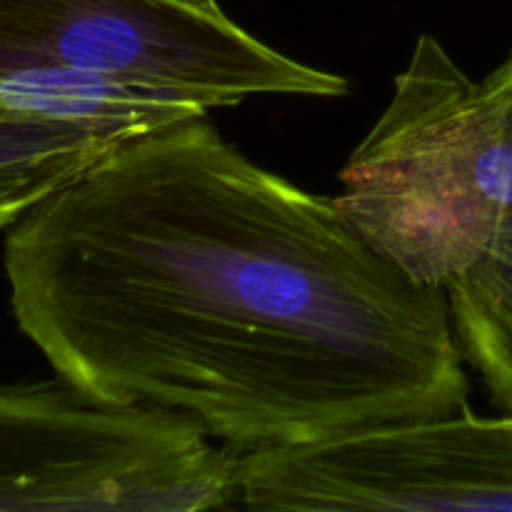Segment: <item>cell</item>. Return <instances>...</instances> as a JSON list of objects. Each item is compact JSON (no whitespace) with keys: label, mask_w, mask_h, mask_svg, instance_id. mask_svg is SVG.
Listing matches in <instances>:
<instances>
[{"label":"cell","mask_w":512,"mask_h":512,"mask_svg":"<svg viewBox=\"0 0 512 512\" xmlns=\"http://www.w3.org/2000/svg\"><path fill=\"white\" fill-rule=\"evenodd\" d=\"M245 510L512 512V415H438L240 460Z\"/></svg>","instance_id":"cell-4"},{"label":"cell","mask_w":512,"mask_h":512,"mask_svg":"<svg viewBox=\"0 0 512 512\" xmlns=\"http://www.w3.org/2000/svg\"><path fill=\"white\" fill-rule=\"evenodd\" d=\"M173 3L188 5V8L203 10V13H210V15H220V13H223V8H220V5H218V0H173Z\"/></svg>","instance_id":"cell-8"},{"label":"cell","mask_w":512,"mask_h":512,"mask_svg":"<svg viewBox=\"0 0 512 512\" xmlns=\"http://www.w3.org/2000/svg\"><path fill=\"white\" fill-rule=\"evenodd\" d=\"M10 310L55 375L235 453L468 408L443 285L385 258L205 115L118 145L5 230Z\"/></svg>","instance_id":"cell-1"},{"label":"cell","mask_w":512,"mask_h":512,"mask_svg":"<svg viewBox=\"0 0 512 512\" xmlns=\"http://www.w3.org/2000/svg\"><path fill=\"white\" fill-rule=\"evenodd\" d=\"M240 460L195 420L55 380L0 383V512H198L240 503Z\"/></svg>","instance_id":"cell-3"},{"label":"cell","mask_w":512,"mask_h":512,"mask_svg":"<svg viewBox=\"0 0 512 512\" xmlns=\"http://www.w3.org/2000/svg\"><path fill=\"white\" fill-rule=\"evenodd\" d=\"M208 115L185 100H55L0 93V233L118 145Z\"/></svg>","instance_id":"cell-5"},{"label":"cell","mask_w":512,"mask_h":512,"mask_svg":"<svg viewBox=\"0 0 512 512\" xmlns=\"http://www.w3.org/2000/svg\"><path fill=\"white\" fill-rule=\"evenodd\" d=\"M348 88L225 13L173 0H0V93L163 98L213 110L260 95L340 98Z\"/></svg>","instance_id":"cell-2"},{"label":"cell","mask_w":512,"mask_h":512,"mask_svg":"<svg viewBox=\"0 0 512 512\" xmlns=\"http://www.w3.org/2000/svg\"><path fill=\"white\" fill-rule=\"evenodd\" d=\"M483 85L503 113L505 125L512 128V53L483 80Z\"/></svg>","instance_id":"cell-7"},{"label":"cell","mask_w":512,"mask_h":512,"mask_svg":"<svg viewBox=\"0 0 512 512\" xmlns=\"http://www.w3.org/2000/svg\"><path fill=\"white\" fill-rule=\"evenodd\" d=\"M455 338L483 380L490 403L512 415V215L488 250L445 283Z\"/></svg>","instance_id":"cell-6"}]
</instances>
